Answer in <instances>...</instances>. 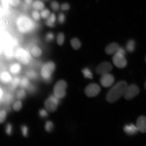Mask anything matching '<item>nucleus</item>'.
Here are the masks:
<instances>
[{"label": "nucleus", "mask_w": 146, "mask_h": 146, "mask_svg": "<svg viewBox=\"0 0 146 146\" xmlns=\"http://www.w3.org/2000/svg\"><path fill=\"white\" fill-rule=\"evenodd\" d=\"M16 26L18 31L23 34L32 33L35 30L36 27L33 20L25 15H21L18 18Z\"/></svg>", "instance_id": "nucleus-1"}, {"label": "nucleus", "mask_w": 146, "mask_h": 146, "mask_svg": "<svg viewBox=\"0 0 146 146\" xmlns=\"http://www.w3.org/2000/svg\"><path fill=\"white\" fill-rule=\"evenodd\" d=\"M127 87V84L125 81L118 82L108 93L106 96L107 101L113 103L117 101L124 95Z\"/></svg>", "instance_id": "nucleus-2"}, {"label": "nucleus", "mask_w": 146, "mask_h": 146, "mask_svg": "<svg viewBox=\"0 0 146 146\" xmlns=\"http://www.w3.org/2000/svg\"><path fill=\"white\" fill-rule=\"evenodd\" d=\"M55 69L56 65L53 62H47L44 64L41 69V75L42 78L45 81H50Z\"/></svg>", "instance_id": "nucleus-3"}, {"label": "nucleus", "mask_w": 146, "mask_h": 146, "mask_svg": "<svg viewBox=\"0 0 146 146\" xmlns=\"http://www.w3.org/2000/svg\"><path fill=\"white\" fill-rule=\"evenodd\" d=\"M15 56L19 62L23 65H28L30 63L31 60L30 54L24 48H18L15 53Z\"/></svg>", "instance_id": "nucleus-4"}, {"label": "nucleus", "mask_w": 146, "mask_h": 146, "mask_svg": "<svg viewBox=\"0 0 146 146\" xmlns=\"http://www.w3.org/2000/svg\"><path fill=\"white\" fill-rule=\"evenodd\" d=\"M67 84L64 80H61L56 83L54 88V95L59 99H62L66 95V89Z\"/></svg>", "instance_id": "nucleus-5"}, {"label": "nucleus", "mask_w": 146, "mask_h": 146, "mask_svg": "<svg viewBox=\"0 0 146 146\" xmlns=\"http://www.w3.org/2000/svg\"><path fill=\"white\" fill-rule=\"evenodd\" d=\"M60 99L54 95L50 96L45 100V108L48 112H53L57 109L60 103Z\"/></svg>", "instance_id": "nucleus-6"}, {"label": "nucleus", "mask_w": 146, "mask_h": 146, "mask_svg": "<svg viewBox=\"0 0 146 146\" xmlns=\"http://www.w3.org/2000/svg\"><path fill=\"white\" fill-rule=\"evenodd\" d=\"M139 92V88L136 85L131 84L127 86L124 97L126 100H130L137 96Z\"/></svg>", "instance_id": "nucleus-7"}, {"label": "nucleus", "mask_w": 146, "mask_h": 146, "mask_svg": "<svg viewBox=\"0 0 146 146\" xmlns=\"http://www.w3.org/2000/svg\"><path fill=\"white\" fill-rule=\"evenodd\" d=\"M113 62L115 66L118 68H125L127 64V62L125 56L116 52L113 58Z\"/></svg>", "instance_id": "nucleus-8"}, {"label": "nucleus", "mask_w": 146, "mask_h": 146, "mask_svg": "<svg viewBox=\"0 0 146 146\" xmlns=\"http://www.w3.org/2000/svg\"><path fill=\"white\" fill-rule=\"evenodd\" d=\"M100 91V87L96 84L88 85L85 89V93L89 97H94L99 94Z\"/></svg>", "instance_id": "nucleus-9"}, {"label": "nucleus", "mask_w": 146, "mask_h": 146, "mask_svg": "<svg viewBox=\"0 0 146 146\" xmlns=\"http://www.w3.org/2000/svg\"><path fill=\"white\" fill-rule=\"evenodd\" d=\"M112 69V66L110 63L104 62L98 66L96 68V72L97 74L102 76L111 72Z\"/></svg>", "instance_id": "nucleus-10"}, {"label": "nucleus", "mask_w": 146, "mask_h": 146, "mask_svg": "<svg viewBox=\"0 0 146 146\" xmlns=\"http://www.w3.org/2000/svg\"><path fill=\"white\" fill-rule=\"evenodd\" d=\"M114 81V76L112 74H108L102 75L100 82L101 85L104 87H108L111 86Z\"/></svg>", "instance_id": "nucleus-11"}, {"label": "nucleus", "mask_w": 146, "mask_h": 146, "mask_svg": "<svg viewBox=\"0 0 146 146\" xmlns=\"http://www.w3.org/2000/svg\"><path fill=\"white\" fill-rule=\"evenodd\" d=\"M136 127L139 131L142 133H146V117L141 116L138 118L136 122Z\"/></svg>", "instance_id": "nucleus-12"}, {"label": "nucleus", "mask_w": 146, "mask_h": 146, "mask_svg": "<svg viewBox=\"0 0 146 146\" xmlns=\"http://www.w3.org/2000/svg\"><path fill=\"white\" fill-rule=\"evenodd\" d=\"M12 79L10 73L7 71H3L0 73V81L3 84L10 83Z\"/></svg>", "instance_id": "nucleus-13"}, {"label": "nucleus", "mask_w": 146, "mask_h": 146, "mask_svg": "<svg viewBox=\"0 0 146 146\" xmlns=\"http://www.w3.org/2000/svg\"><path fill=\"white\" fill-rule=\"evenodd\" d=\"M119 46L117 43H113L108 45L105 49L106 52L108 54H115L117 52Z\"/></svg>", "instance_id": "nucleus-14"}, {"label": "nucleus", "mask_w": 146, "mask_h": 146, "mask_svg": "<svg viewBox=\"0 0 146 146\" xmlns=\"http://www.w3.org/2000/svg\"><path fill=\"white\" fill-rule=\"evenodd\" d=\"M124 130L127 134L129 135L135 134L138 131L136 126L133 124L125 125L124 127Z\"/></svg>", "instance_id": "nucleus-15"}, {"label": "nucleus", "mask_w": 146, "mask_h": 146, "mask_svg": "<svg viewBox=\"0 0 146 146\" xmlns=\"http://www.w3.org/2000/svg\"><path fill=\"white\" fill-rule=\"evenodd\" d=\"M21 66L19 63H14L11 65L9 70L11 74L14 75H17L21 72Z\"/></svg>", "instance_id": "nucleus-16"}, {"label": "nucleus", "mask_w": 146, "mask_h": 146, "mask_svg": "<svg viewBox=\"0 0 146 146\" xmlns=\"http://www.w3.org/2000/svg\"><path fill=\"white\" fill-rule=\"evenodd\" d=\"M33 8L37 11H41L45 7L44 3L41 0H35L32 3Z\"/></svg>", "instance_id": "nucleus-17"}, {"label": "nucleus", "mask_w": 146, "mask_h": 146, "mask_svg": "<svg viewBox=\"0 0 146 146\" xmlns=\"http://www.w3.org/2000/svg\"><path fill=\"white\" fill-rule=\"evenodd\" d=\"M31 54L35 57H39L42 54V51L39 46H34L31 49Z\"/></svg>", "instance_id": "nucleus-18"}, {"label": "nucleus", "mask_w": 146, "mask_h": 146, "mask_svg": "<svg viewBox=\"0 0 146 146\" xmlns=\"http://www.w3.org/2000/svg\"><path fill=\"white\" fill-rule=\"evenodd\" d=\"M46 19V24L47 26L50 27H54V24L56 21V16L54 14H51Z\"/></svg>", "instance_id": "nucleus-19"}, {"label": "nucleus", "mask_w": 146, "mask_h": 146, "mask_svg": "<svg viewBox=\"0 0 146 146\" xmlns=\"http://www.w3.org/2000/svg\"><path fill=\"white\" fill-rule=\"evenodd\" d=\"M30 86L29 79L27 77H23L20 81L19 86L22 89H27Z\"/></svg>", "instance_id": "nucleus-20"}, {"label": "nucleus", "mask_w": 146, "mask_h": 146, "mask_svg": "<svg viewBox=\"0 0 146 146\" xmlns=\"http://www.w3.org/2000/svg\"><path fill=\"white\" fill-rule=\"evenodd\" d=\"M135 42L134 40H129L127 43V50L129 52H133L135 50Z\"/></svg>", "instance_id": "nucleus-21"}, {"label": "nucleus", "mask_w": 146, "mask_h": 146, "mask_svg": "<svg viewBox=\"0 0 146 146\" xmlns=\"http://www.w3.org/2000/svg\"><path fill=\"white\" fill-rule=\"evenodd\" d=\"M71 44L74 49L77 50L81 46V43L77 38H73L71 41Z\"/></svg>", "instance_id": "nucleus-22"}, {"label": "nucleus", "mask_w": 146, "mask_h": 146, "mask_svg": "<svg viewBox=\"0 0 146 146\" xmlns=\"http://www.w3.org/2000/svg\"><path fill=\"white\" fill-rule=\"evenodd\" d=\"M27 77L29 79L35 80L37 78L38 75L37 73L35 71L30 70L27 71L26 73Z\"/></svg>", "instance_id": "nucleus-23"}, {"label": "nucleus", "mask_w": 146, "mask_h": 146, "mask_svg": "<svg viewBox=\"0 0 146 146\" xmlns=\"http://www.w3.org/2000/svg\"><path fill=\"white\" fill-rule=\"evenodd\" d=\"M21 80L19 78L15 77L13 78L10 83L12 88L15 89L19 86Z\"/></svg>", "instance_id": "nucleus-24"}, {"label": "nucleus", "mask_w": 146, "mask_h": 146, "mask_svg": "<svg viewBox=\"0 0 146 146\" xmlns=\"http://www.w3.org/2000/svg\"><path fill=\"white\" fill-rule=\"evenodd\" d=\"M26 96V93L24 89L21 88L20 89L16 94V98L18 100H21L24 99Z\"/></svg>", "instance_id": "nucleus-25"}, {"label": "nucleus", "mask_w": 146, "mask_h": 146, "mask_svg": "<svg viewBox=\"0 0 146 146\" xmlns=\"http://www.w3.org/2000/svg\"><path fill=\"white\" fill-rule=\"evenodd\" d=\"M65 36L64 34L62 33H60L58 34L57 38H56V42L60 46L63 44L64 41Z\"/></svg>", "instance_id": "nucleus-26"}, {"label": "nucleus", "mask_w": 146, "mask_h": 146, "mask_svg": "<svg viewBox=\"0 0 146 146\" xmlns=\"http://www.w3.org/2000/svg\"><path fill=\"white\" fill-rule=\"evenodd\" d=\"M22 107V103L21 100H18L14 104L13 108L15 111H18L21 110Z\"/></svg>", "instance_id": "nucleus-27"}, {"label": "nucleus", "mask_w": 146, "mask_h": 146, "mask_svg": "<svg viewBox=\"0 0 146 146\" xmlns=\"http://www.w3.org/2000/svg\"><path fill=\"white\" fill-rule=\"evenodd\" d=\"M50 10L48 9H44L41 10L40 13L41 17L44 19H47L50 15Z\"/></svg>", "instance_id": "nucleus-28"}, {"label": "nucleus", "mask_w": 146, "mask_h": 146, "mask_svg": "<svg viewBox=\"0 0 146 146\" xmlns=\"http://www.w3.org/2000/svg\"><path fill=\"white\" fill-rule=\"evenodd\" d=\"M54 127V124L52 121H48L46 122L45 125V129L47 132H50Z\"/></svg>", "instance_id": "nucleus-29"}, {"label": "nucleus", "mask_w": 146, "mask_h": 146, "mask_svg": "<svg viewBox=\"0 0 146 146\" xmlns=\"http://www.w3.org/2000/svg\"><path fill=\"white\" fill-rule=\"evenodd\" d=\"M83 74L85 78H92V74L90 69L88 68H85L82 70Z\"/></svg>", "instance_id": "nucleus-30"}, {"label": "nucleus", "mask_w": 146, "mask_h": 146, "mask_svg": "<svg viewBox=\"0 0 146 146\" xmlns=\"http://www.w3.org/2000/svg\"><path fill=\"white\" fill-rule=\"evenodd\" d=\"M32 17L35 21H38L40 19L41 16L40 13L37 10H34L32 12Z\"/></svg>", "instance_id": "nucleus-31"}, {"label": "nucleus", "mask_w": 146, "mask_h": 146, "mask_svg": "<svg viewBox=\"0 0 146 146\" xmlns=\"http://www.w3.org/2000/svg\"><path fill=\"white\" fill-rule=\"evenodd\" d=\"M7 116V113L5 110L0 111V123H3L6 119Z\"/></svg>", "instance_id": "nucleus-32"}, {"label": "nucleus", "mask_w": 146, "mask_h": 146, "mask_svg": "<svg viewBox=\"0 0 146 146\" xmlns=\"http://www.w3.org/2000/svg\"><path fill=\"white\" fill-rule=\"evenodd\" d=\"M51 8L54 11H57L60 8L59 3L56 1H53L50 3Z\"/></svg>", "instance_id": "nucleus-33"}, {"label": "nucleus", "mask_w": 146, "mask_h": 146, "mask_svg": "<svg viewBox=\"0 0 146 146\" xmlns=\"http://www.w3.org/2000/svg\"><path fill=\"white\" fill-rule=\"evenodd\" d=\"M54 38V35L52 32L47 33L46 36V40L48 42H51L53 40Z\"/></svg>", "instance_id": "nucleus-34"}, {"label": "nucleus", "mask_w": 146, "mask_h": 146, "mask_svg": "<svg viewBox=\"0 0 146 146\" xmlns=\"http://www.w3.org/2000/svg\"><path fill=\"white\" fill-rule=\"evenodd\" d=\"M13 131V127L11 124L8 123L6 126L5 127V132L7 135H10L12 134Z\"/></svg>", "instance_id": "nucleus-35"}, {"label": "nucleus", "mask_w": 146, "mask_h": 146, "mask_svg": "<svg viewBox=\"0 0 146 146\" xmlns=\"http://www.w3.org/2000/svg\"><path fill=\"white\" fill-rule=\"evenodd\" d=\"M28 127L26 125H23L21 127V132L23 136L26 137L28 135Z\"/></svg>", "instance_id": "nucleus-36"}, {"label": "nucleus", "mask_w": 146, "mask_h": 146, "mask_svg": "<svg viewBox=\"0 0 146 146\" xmlns=\"http://www.w3.org/2000/svg\"><path fill=\"white\" fill-rule=\"evenodd\" d=\"M9 4L13 7H16L19 5L21 3V0H9Z\"/></svg>", "instance_id": "nucleus-37"}, {"label": "nucleus", "mask_w": 146, "mask_h": 146, "mask_svg": "<svg viewBox=\"0 0 146 146\" xmlns=\"http://www.w3.org/2000/svg\"><path fill=\"white\" fill-rule=\"evenodd\" d=\"M48 111L46 109H41L39 111V114L40 116L42 118L46 117L48 116Z\"/></svg>", "instance_id": "nucleus-38"}, {"label": "nucleus", "mask_w": 146, "mask_h": 146, "mask_svg": "<svg viewBox=\"0 0 146 146\" xmlns=\"http://www.w3.org/2000/svg\"><path fill=\"white\" fill-rule=\"evenodd\" d=\"M58 20L59 22L61 24H62L65 21V16L62 13H60L58 16Z\"/></svg>", "instance_id": "nucleus-39"}, {"label": "nucleus", "mask_w": 146, "mask_h": 146, "mask_svg": "<svg viewBox=\"0 0 146 146\" xmlns=\"http://www.w3.org/2000/svg\"><path fill=\"white\" fill-rule=\"evenodd\" d=\"M70 8V6L68 3H64L61 5V9L63 11L68 10Z\"/></svg>", "instance_id": "nucleus-40"}, {"label": "nucleus", "mask_w": 146, "mask_h": 146, "mask_svg": "<svg viewBox=\"0 0 146 146\" xmlns=\"http://www.w3.org/2000/svg\"><path fill=\"white\" fill-rule=\"evenodd\" d=\"M12 100V97L10 94H7L5 98V101L6 103H10L11 102Z\"/></svg>", "instance_id": "nucleus-41"}, {"label": "nucleus", "mask_w": 146, "mask_h": 146, "mask_svg": "<svg viewBox=\"0 0 146 146\" xmlns=\"http://www.w3.org/2000/svg\"><path fill=\"white\" fill-rule=\"evenodd\" d=\"M116 52L118 53L123 55L125 56V52L124 49L123 47H119L118 48L117 52Z\"/></svg>", "instance_id": "nucleus-42"}, {"label": "nucleus", "mask_w": 146, "mask_h": 146, "mask_svg": "<svg viewBox=\"0 0 146 146\" xmlns=\"http://www.w3.org/2000/svg\"><path fill=\"white\" fill-rule=\"evenodd\" d=\"M3 89L0 87V100L3 98Z\"/></svg>", "instance_id": "nucleus-43"}, {"label": "nucleus", "mask_w": 146, "mask_h": 146, "mask_svg": "<svg viewBox=\"0 0 146 146\" xmlns=\"http://www.w3.org/2000/svg\"><path fill=\"white\" fill-rule=\"evenodd\" d=\"M25 2L29 5L31 4L33 1V0H25Z\"/></svg>", "instance_id": "nucleus-44"}, {"label": "nucleus", "mask_w": 146, "mask_h": 146, "mask_svg": "<svg viewBox=\"0 0 146 146\" xmlns=\"http://www.w3.org/2000/svg\"><path fill=\"white\" fill-rule=\"evenodd\" d=\"M145 90H146V81H145Z\"/></svg>", "instance_id": "nucleus-45"}, {"label": "nucleus", "mask_w": 146, "mask_h": 146, "mask_svg": "<svg viewBox=\"0 0 146 146\" xmlns=\"http://www.w3.org/2000/svg\"><path fill=\"white\" fill-rule=\"evenodd\" d=\"M42 1H48L49 0H42Z\"/></svg>", "instance_id": "nucleus-46"}, {"label": "nucleus", "mask_w": 146, "mask_h": 146, "mask_svg": "<svg viewBox=\"0 0 146 146\" xmlns=\"http://www.w3.org/2000/svg\"><path fill=\"white\" fill-rule=\"evenodd\" d=\"M145 62H146V57H145Z\"/></svg>", "instance_id": "nucleus-47"}, {"label": "nucleus", "mask_w": 146, "mask_h": 146, "mask_svg": "<svg viewBox=\"0 0 146 146\" xmlns=\"http://www.w3.org/2000/svg\"><path fill=\"white\" fill-rule=\"evenodd\" d=\"M0 105H1V103H0Z\"/></svg>", "instance_id": "nucleus-48"}]
</instances>
